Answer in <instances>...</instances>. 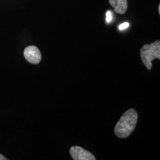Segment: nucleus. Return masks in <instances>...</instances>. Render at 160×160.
Segmentation results:
<instances>
[{
	"instance_id": "obj_9",
	"label": "nucleus",
	"mask_w": 160,
	"mask_h": 160,
	"mask_svg": "<svg viewBox=\"0 0 160 160\" xmlns=\"http://www.w3.org/2000/svg\"><path fill=\"white\" fill-rule=\"evenodd\" d=\"M158 12H159V13L160 14V5L158 6Z\"/></svg>"
},
{
	"instance_id": "obj_5",
	"label": "nucleus",
	"mask_w": 160,
	"mask_h": 160,
	"mask_svg": "<svg viewBox=\"0 0 160 160\" xmlns=\"http://www.w3.org/2000/svg\"><path fill=\"white\" fill-rule=\"evenodd\" d=\"M109 3L118 14H124L128 8L127 0H109Z\"/></svg>"
},
{
	"instance_id": "obj_7",
	"label": "nucleus",
	"mask_w": 160,
	"mask_h": 160,
	"mask_svg": "<svg viewBox=\"0 0 160 160\" xmlns=\"http://www.w3.org/2000/svg\"><path fill=\"white\" fill-rule=\"evenodd\" d=\"M112 17L111 12L110 11L107 12H106V22L107 23L110 22L111 20H112Z\"/></svg>"
},
{
	"instance_id": "obj_2",
	"label": "nucleus",
	"mask_w": 160,
	"mask_h": 160,
	"mask_svg": "<svg viewBox=\"0 0 160 160\" xmlns=\"http://www.w3.org/2000/svg\"><path fill=\"white\" fill-rule=\"evenodd\" d=\"M141 58L146 68L150 70L152 67V61L157 58L160 59V41L156 40L150 45L145 44L141 49Z\"/></svg>"
},
{
	"instance_id": "obj_6",
	"label": "nucleus",
	"mask_w": 160,
	"mask_h": 160,
	"mask_svg": "<svg viewBox=\"0 0 160 160\" xmlns=\"http://www.w3.org/2000/svg\"><path fill=\"white\" fill-rule=\"evenodd\" d=\"M129 26V24L128 23H122V24H120V26H119V29L120 30H124V29H126Z\"/></svg>"
},
{
	"instance_id": "obj_3",
	"label": "nucleus",
	"mask_w": 160,
	"mask_h": 160,
	"mask_svg": "<svg viewBox=\"0 0 160 160\" xmlns=\"http://www.w3.org/2000/svg\"><path fill=\"white\" fill-rule=\"evenodd\" d=\"M69 153L73 160H96L95 157L93 155V154H92L90 152L78 146L72 147L69 150Z\"/></svg>"
},
{
	"instance_id": "obj_8",
	"label": "nucleus",
	"mask_w": 160,
	"mask_h": 160,
	"mask_svg": "<svg viewBox=\"0 0 160 160\" xmlns=\"http://www.w3.org/2000/svg\"><path fill=\"white\" fill-rule=\"evenodd\" d=\"M7 160V158H6V157H5L4 155H2L1 154H0V160Z\"/></svg>"
},
{
	"instance_id": "obj_1",
	"label": "nucleus",
	"mask_w": 160,
	"mask_h": 160,
	"mask_svg": "<svg viewBox=\"0 0 160 160\" xmlns=\"http://www.w3.org/2000/svg\"><path fill=\"white\" fill-rule=\"evenodd\" d=\"M138 116L137 111L131 109L121 116L114 128V133L118 137L125 138L130 136L137 123Z\"/></svg>"
},
{
	"instance_id": "obj_4",
	"label": "nucleus",
	"mask_w": 160,
	"mask_h": 160,
	"mask_svg": "<svg viewBox=\"0 0 160 160\" xmlns=\"http://www.w3.org/2000/svg\"><path fill=\"white\" fill-rule=\"evenodd\" d=\"M24 56L28 62L32 64L40 63L42 59L40 51L35 46H29L26 48L24 51Z\"/></svg>"
}]
</instances>
